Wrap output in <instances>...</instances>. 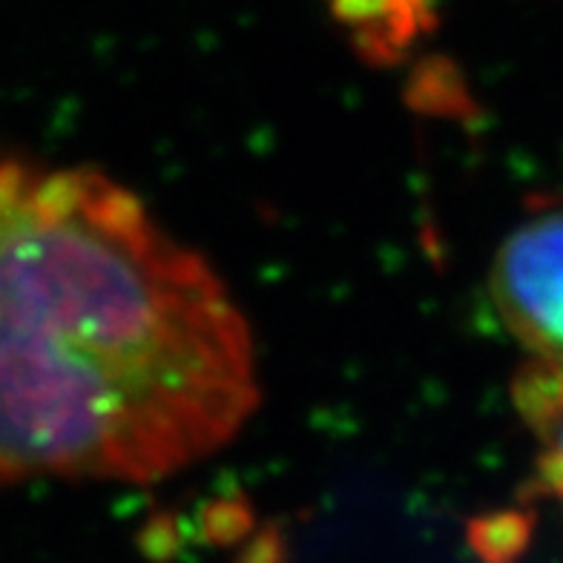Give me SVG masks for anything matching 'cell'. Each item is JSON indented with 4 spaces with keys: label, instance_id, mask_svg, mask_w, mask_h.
<instances>
[{
    "label": "cell",
    "instance_id": "1",
    "mask_svg": "<svg viewBox=\"0 0 563 563\" xmlns=\"http://www.w3.org/2000/svg\"><path fill=\"white\" fill-rule=\"evenodd\" d=\"M260 394L224 282L133 190L0 156V489L178 475Z\"/></svg>",
    "mask_w": 563,
    "mask_h": 563
},
{
    "label": "cell",
    "instance_id": "2",
    "mask_svg": "<svg viewBox=\"0 0 563 563\" xmlns=\"http://www.w3.org/2000/svg\"><path fill=\"white\" fill-rule=\"evenodd\" d=\"M492 302L534 360H563V210L532 216L492 265Z\"/></svg>",
    "mask_w": 563,
    "mask_h": 563
},
{
    "label": "cell",
    "instance_id": "3",
    "mask_svg": "<svg viewBox=\"0 0 563 563\" xmlns=\"http://www.w3.org/2000/svg\"><path fill=\"white\" fill-rule=\"evenodd\" d=\"M520 417L541 440L538 489L563 504V360H534L520 368L511 388Z\"/></svg>",
    "mask_w": 563,
    "mask_h": 563
}]
</instances>
